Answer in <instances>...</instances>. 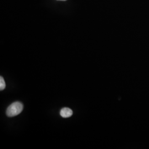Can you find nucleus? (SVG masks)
Listing matches in <instances>:
<instances>
[{"instance_id":"nucleus-1","label":"nucleus","mask_w":149,"mask_h":149,"mask_svg":"<svg viewBox=\"0 0 149 149\" xmlns=\"http://www.w3.org/2000/svg\"><path fill=\"white\" fill-rule=\"evenodd\" d=\"M23 105L20 102L12 103L6 110V114L9 117H13L19 114L23 111Z\"/></svg>"},{"instance_id":"nucleus-2","label":"nucleus","mask_w":149,"mask_h":149,"mask_svg":"<svg viewBox=\"0 0 149 149\" xmlns=\"http://www.w3.org/2000/svg\"><path fill=\"white\" fill-rule=\"evenodd\" d=\"M60 114L62 117L66 118L70 117L71 116H72V115L73 114V112L69 108L65 107L61 109Z\"/></svg>"},{"instance_id":"nucleus-3","label":"nucleus","mask_w":149,"mask_h":149,"mask_svg":"<svg viewBox=\"0 0 149 149\" xmlns=\"http://www.w3.org/2000/svg\"><path fill=\"white\" fill-rule=\"evenodd\" d=\"M6 87V83L3 78L1 76L0 77V90L1 91L3 90Z\"/></svg>"},{"instance_id":"nucleus-4","label":"nucleus","mask_w":149,"mask_h":149,"mask_svg":"<svg viewBox=\"0 0 149 149\" xmlns=\"http://www.w3.org/2000/svg\"><path fill=\"white\" fill-rule=\"evenodd\" d=\"M58 1H66V0H58Z\"/></svg>"}]
</instances>
